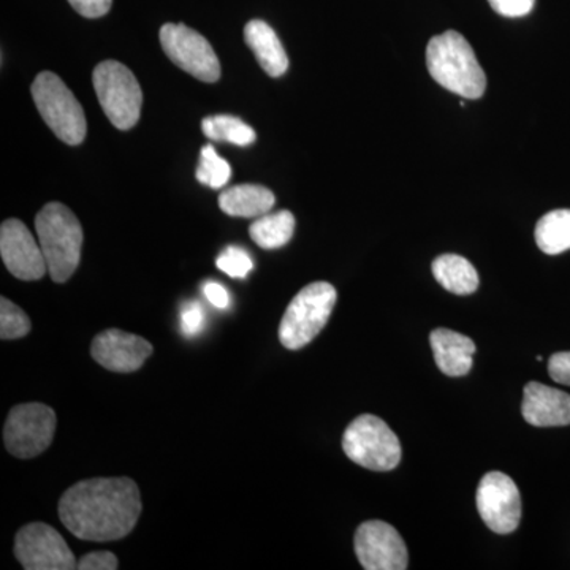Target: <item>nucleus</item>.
<instances>
[{"mask_svg":"<svg viewBox=\"0 0 570 570\" xmlns=\"http://www.w3.org/2000/svg\"><path fill=\"white\" fill-rule=\"evenodd\" d=\"M295 232V216L291 212H277L258 217L250 225L249 234L262 249H279L291 242Z\"/></svg>","mask_w":570,"mask_h":570,"instance_id":"obj_20","label":"nucleus"},{"mask_svg":"<svg viewBox=\"0 0 570 570\" xmlns=\"http://www.w3.org/2000/svg\"><path fill=\"white\" fill-rule=\"evenodd\" d=\"M69 2L81 17L100 18L110 11L112 0H69Z\"/></svg>","mask_w":570,"mask_h":570,"instance_id":"obj_29","label":"nucleus"},{"mask_svg":"<svg viewBox=\"0 0 570 570\" xmlns=\"http://www.w3.org/2000/svg\"><path fill=\"white\" fill-rule=\"evenodd\" d=\"M202 130L212 141H227L236 146L253 145L257 135L236 116H209L202 122Z\"/></svg>","mask_w":570,"mask_h":570,"instance_id":"obj_22","label":"nucleus"},{"mask_svg":"<svg viewBox=\"0 0 570 570\" xmlns=\"http://www.w3.org/2000/svg\"><path fill=\"white\" fill-rule=\"evenodd\" d=\"M195 176L205 186L220 189L230 181L232 168L227 160L216 153L213 145H206L202 148L200 163H198Z\"/></svg>","mask_w":570,"mask_h":570,"instance_id":"obj_23","label":"nucleus"},{"mask_svg":"<svg viewBox=\"0 0 570 570\" xmlns=\"http://www.w3.org/2000/svg\"><path fill=\"white\" fill-rule=\"evenodd\" d=\"M478 509L487 527L497 534H510L519 528L521 498L515 482L504 472H489L480 480Z\"/></svg>","mask_w":570,"mask_h":570,"instance_id":"obj_11","label":"nucleus"},{"mask_svg":"<svg viewBox=\"0 0 570 570\" xmlns=\"http://www.w3.org/2000/svg\"><path fill=\"white\" fill-rule=\"evenodd\" d=\"M204 294L208 302L217 309H227L230 306V295L225 291L223 285L217 283H206L204 285Z\"/></svg>","mask_w":570,"mask_h":570,"instance_id":"obj_31","label":"nucleus"},{"mask_svg":"<svg viewBox=\"0 0 570 570\" xmlns=\"http://www.w3.org/2000/svg\"><path fill=\"white\" fill-rule=\"evenodd\" d=\"M497 13L508 18H520L530 13L535 0H489Z\"/></svg>","mask_w":570,"mask_h":570,"instance_id":"obj_28","label":"nucleus"},{"mask_svg":"<svg viewBox=\"0 0 570 570\" xmlns=\"http://www.w3.org/2000/svg\"><path fill=\"white\" fill-rule=\"evenodd\" d=\"M153 344L141 336L111 328L94 337L92 358L112 373H134L153 355Z\"/></svg>","mask_w":570,"mask_h":570,"instance_id":"obj_14","label":"nucleus"},{"mask_svg":"<svg viewBox=\"0 0 570 570\" xmlns=\"http://www.w3.org/2000/svg\"><path fill=\"white\" fill-rule=\"evenodd\" d=\"M436 365L445 376H466L475 354L474 341L448 328L434 330L430 336Z\"/></svg>","mask_w":570,"mask_h":570,"instance_id":"obj_16","label":"nucleus"},{"mask_svg":"<svg viewBox=\"0 0 570 570\" xmlns=\"http://www.w3.org/2000/svg\"><path fill=\"white\" fill-rule=\"evenodd\" d=\"M160 45L171 62L197 80L205 82L219 80V59L202 33L187 28L186 24L168 22L160 29Z\"/></svg>","mask_w":570,"mask_h":570,"instance_id":"obj_9","label":"nucleus"},{"mask_svg":"<svg viewBox=\"0 0 570 570\" xmlns=\"http://www.w3.org/2000/svg\"><path fill=\"white\" fill-rule=\"evenodd\" d=\"M549 373L558 384L570 385V352H560L551 356Z\"/></svg>","mask_w":570,"mask_h":570,"instance_id":"obj_30","label":"nucleus"},{"mask_svg":"<svg viewBox=\"0 0 570 570\" xmlns=\"http://www.w3.org/2000/svg\"><path fill=\"white\" fill-rule=\"evenodd\" d=\"M426 67L439 86L456 96L480 99L485 92V71L469 41L459 32L448 31L430 40Z\"/></svg>","mask_w":570,"mask_h":570,"instance_id":"obj_2","label":"nucleus"},{"mask_svg":"<svg viewBox=\"0 0 570 570\" xmlns=\"http://www.w3.org/2000/svg\"><path fill=\"white\" fill-rule=\"evenodd\" d=\"M355 553L366 570L407 569V549L392 524L373 520L360 524L355 532Z\"/></svg>","mask_w":570,"mask_h":570,"instance_id":"obj_12","label":"nucleus"},{"mask_svg":"<svg viewBox=\"0 0 570 570\" xmlns=\"http://www.w3.org/2000/svg\"><path fill=\"white\" fill-rule=\"evenodd\" d=\"M535 243L542 253L558 255L570 249V209H554L535 225Z\"/></svg>","mask_w":570,"mask_h":570,"instance_id":"obj_21","label":"nucleus"},{"mask_svg":"<svg viewBox=\"0 0 570 570\" xmlns=\"http://www.w3.org/2000/svg\"><path fill=\"white\" fill-rule=\"evenodd\" d=\"M0 254L7 269L21 281H39L48 266L40 243L18 219H7L0 227Z\"/></svg>","mask_w":570,"mask_h":570,"instance_id":"obj_13","label":"nucleus"},{"mask_svg":"<svg viewBox=\"0 0 570 570\" xmlns=\"http://www.w3.org/2000/svg\"><path fill=\"white\" fill-rule=\"evenodd\" d=\"M275 194L258 184H242L220 194V209L234 217H261L272 212Z\"/></svg>","mask_w":570,"mask_h":570,"instance_id":"obj_18","label":"nucleus"},{"mask_svg":"<svg viewBox=\"0 0 570 570\" xmlns=\"http://www.w3.org/2000/svg\"><path fill=\"white\" fill-rule=\"evenodd\" d=\"M431 269L438 283L452 294L471 295L479 288L478 269L461 255H441L433 262Z\"/></svg>","mask_w":570,"mask_h":570,"instance_id":"obj_19","label":"nucleus"},{"mask_svg":"<svg viewBox=\"0 0 570 570\" xmlns=\"http://www.w3.org/2000/svg\"><path fill=\"white\" fill-rule=\"evenodd\" d=\"M32 324L20 306L2 296L0 299V337L3 341L21 340L31 333Z\"/></svg>","mask_w":570,"mask_h":570,"instance_id":"obj_24","label":"nucleus"},{"mask_svg":"<svg viewBox=\"0 0 570 570\" xmlns=\"http://www.w3.org/2000/svg\"><path fill=\"white\" fill-rule=\"evenodd\" d=\"M118 568V558L110 551H92L82 557L77 566L80 570H116Z\"/></svg>","mask_w":570,"mask_h":570,"instance_id":"obj_27","label":"nucleus"},{"mask_svg":"<svg viewBox=\"0 0 570 570\" xmlns=\"http://www.w3.org/2000/svg\"><path fill=\"white\" fill-rule=\"evenodd\" d=\"M336 299V288L322 281L302 288L281 321V344L288 351H299L307 346L325 328Z\"/></svg>","mask_w":570,"mask_h":570,"instance_id":"obj_4","label":"nucleus"},{"mask_svg":"<svg viewBox=\"0 0 570 570\" xmlns=\"http://www.w3.org/2000/svg\"><path fill=\"white\" fill-rule=\"evenodd\" d=\"M94 89L97 99L112 126L119 130L132 129L141 115L142 92L132 71L121 62L105 61L94 69Z\"/></svg>","mask_w":570,"mask_h":570,"instance_id":"obj_6","label":"nucleus"},{"mask_svg":"<svg viewBox=\"0 0 570 570\" xmlns=\"http://www.w3.org/2000/svg\"><path fill=\"white\" fill-rule=\"evenodd\" d=\"M31 92L41 118L59 140L70 146L85 141L88 130L85 111L58 75L41 71L32 82Z\"/></svg>","mask_w":570,"mask_h":570,"instance_id":"obj_5","label":"nucleus"},{"mask_svg":"<svg viewBox=\"0 0 570 570\" xmlns=\"http://www.w3.org/2000/svg\"><path fill=\"white\" fill-rule=\"evenodd\" d=\"M216 264L217 268L224 272L225 275L238 277V279H243V277L249 275L254 266L253 261H250V255L238 246H228L227 249L217 257Z\"/></svg>","mask_w":570,"mask_h":570,"instance_id":"obj_25","label":"nucleus"},{"mask_svg":"<svg viewBox=\"0 0 570 570\" xmlns=\"http://www.w3.org/2000/svg\"><path fill=\"white\" fill-rule=\"evenodd\" d=\"M245 40L247 47L253 50L255 59L269 77H283L288 69L287 52L272 26L262 20L247 22Z\"/></svg>","mask_w":570,"mask_h":570,"instance_id":"obj_17","label":"nucleus"},{"mask_svg":"<svg viewBox=\"0 0 570 570\" xmlns=\"http://www.w3.org/2000/svg\"><path fill=\"white\" fill-rule=\"evenodd\" d=\"M14 557L26 570H71L78 566L66 540L47 523L26 524L18 531Z\"/></svg>","mask_w":570,"mask_h":570,"instance_id":"obj_10","label":"nucleus"},{"mask_svg":"<svg viewBox=\"0 0 570 570\" xmlns=\"http://www.w3.org/2000/svg\"><path fill=\"white\" fill-rule=\"evenodd\" d=\"M205 325L204 307L200 303L189 302L183 306L181 311V330L184 335L193 337L198 335Z\"/></svg>","mask_w":570,"mask_h":570,"instance_id":"obj_26","label":"nucleus"},{"mask_svg":"<svg viewBox=\"0 0 570 570\" xmlns=\"http://www.w3.org/2000/svg\"><path fill=\"white\" fill-rule=\"evenodd\" d=\"M36 230L51 279L67 283L81 261L85 235L80 220L66 205L48 204L37 214Z\"/></svg>","mask_w":570,"mask_h":570,"instance_id":"obj_3","label":"nucleus"},{"mask_svg":"<svg viewBox=\"0 0 570 570\" xmlns=\"http://www.w3.org/2000/svg\"><path fill=\"white\" fill-rule=\"evenodd\" d=\"M56 412L41 403H26L11 409L3 426V444L11 455L29 460L50 448L55 438Z\"/></svg>","mask_w":570,"mask_h":570,"instance_id":"obj_8","label":"nucleus"},{"mask_svg":"<svg viewBox=\"0 0 570 570\" xmlns=\"http://www.w3.org/2000/svg\"><path fill=\"white\" fill-rule=\"evenodd\" d=\"M141 494L127 478H97L75 483L59 501L63 527L88 542L126 538L140 519Z\"/></svg>","mask_w":570,"mask_h":570,"instance_id":"obj_1","label":"nucleus"},{"mask_svg":"<svg viewBox=\"0 0 570 570\" xmlns=\"http://www.w3.org/2000/svg\"><path fill=\"white\" fill-rule=\"evenodd\" d=\"M521 414L532 426L570 425V395L549 385L530 382L524 387Z\"/></svg>","mask_w":570,"mask_h":570,"instance_id":"obj_15","label":"nucleus"},{"mask_svg":"<svg viewBox=\"0 0 570 570\" xmlns=\"http://www.w3.org/2000/svg\"><path fill=\"white\" fill-rule=\"evenodd\" d=\"M344 453L358 466L385 472L401 461V444L384 420L365 414L356 417L343 436Z\"/></svg>","mask_w":570,"mask_h":570,"instance_id":"obj_7","label":"nucleus"}]
</instances>
